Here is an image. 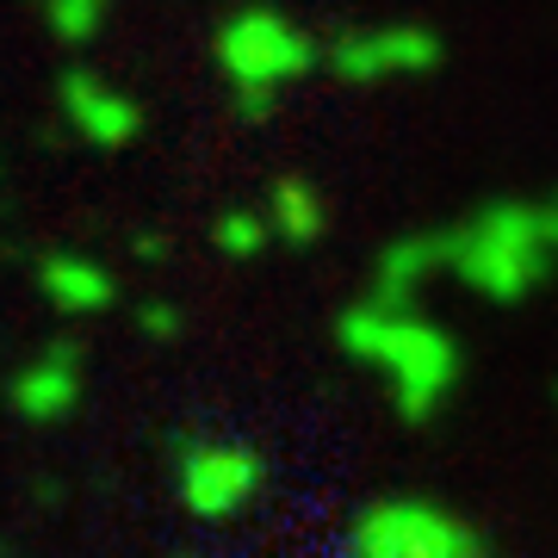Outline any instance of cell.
<instances>
[{"mask_svg":"<svg viewBox=\"0 0 558 558\" xmlns=\"http://www.w3.org/2000/svg\"><path fill=\"white\" fill-rule=\"evenodd\" d=\"M336 348L354 366L379 373V385L391 391V416L410 422V428L440 422L447 403L459 398V385H465V341L428 304L360 292L354 304H341Z\"/></svg>","mask_w":558,"mask_h":558,"instance_id":"1","label":"cell"},{"mask_svg":"<svg viewBox=\"0 0 558 558\" xmlns=\"http://www.w3.org/2000/svg\"><path fill=\"white\" fill-rule=\"evenodd\" d=\"M440 274L447 286L472 292L490 311H515V304L539 299L558 274V223L539 199L521 193H497V199L459 211L453 223H440Z\"/></svg>","mask_w":558,"mask_h":558,"instance_id":"2","label":"cell"},{"mask_svg":"<svg viewBox=\"0 0 558 558\" xmlns=\"http://www.w3.org/2000/svg\"><path fill=\"white\" fill-rule=\"evenodd\" d=\"M211 57H218L223 81L236 94L242 119H267L286 87H299L317 62H329V44H317L292 13H279L267 0H248L218 25Z\"/></svg>","mask_w":558,"mask_h":558,"instance_id":"3","label":"cell"},{"mask_svg":"<svg viewBox=\"0 0 558 558\" xmlns=\"http://www.w3.org/2000/svg\"><path fill=\"white\" fill-rule=\"evenodd\" d=\"M341 558H490V539L453 502L398 490V497H373L348 521Z\"/></svg>","mask_w":558,"mask_h":558,"instance_id":"4","label":"cell"},{"mask_svg":"<svg viewBox=\"0 0 558 558\" xmlns=\"http://www.w3.org/2000/svg\"><path fill=\"white\" fill-rule=\"evenodd\" d=\"M447 62L435 25L416 20H379V25H354L329 44V75L348 87H391V81H422Z\"/></svg>","mask_w":558,"mask_h":558,"instance_id":"5","label":"cell"},{"mask_svg":"<svg viewBox=\"0 0 558 558\" xmlns=\"http://www.w3.org/2000/svg\"><path fill=\"white\" fill-rule=\"evenodd\" d=\"M180 502L199 521H236L267 484V453L248 440H180Z\"/></svg>","mask_w":558,"mask_h":558,"instance_id":"6","label":"cell"},{"mask_svg":"<svg viewBox=\"0 0 558 558\" xmlns=\"http://www.w3.org/2000/svg\"><path fill=\"white\" fill-rule=\"evenodd\" d=\"M62 119L75 131L81 143H94V149H124V143L143 131V112L131 94H119L112 81H100L94 69H69L62 75Z\"/></svg>","mask_w":558,"mask_h":558,"instance_id":"7","label":"cell"},{"mask_svg":"<svg viewBox=\"0 0 558 558\" xmlns=\"http://www.w3.org/2000/svg\"><path fill=\"white\" fill-rule=\"evenodd\" d=\"M7 398H13V410H20L25 422L69 416V410L81 403V354H75V341H50L32 366H20Z\"/></svg>","mask_w":558,"mask_h":558,"instance_id":"8","label":"cell"},{"mask_svg":"<svg viewBox=\"0 0 558 558\" xmlns=\"http://www.w3.org/2000/svg\"><path fill=\"white\" fill-rule=\"evenodd\" d=\"M440 274V236L435 230H416V236H398L385 242L379 260H373V279H366V292H379V299H403V304H428V286Z\"/></svg>","mask_w":558,"mask_h":558,"instance_id":"9","label":"cell"},{"mask_svg":"<svg viewBox=\"0 0 558 558\" xmlns=\"http://www.w3.org/2000/svg\"><path fill=\"white\" fill-rule=\"evenodd\" d=\"M38 286H44V299L57 304V311H69V317H94V311H106V304L119 299L112 274H106L94 255H75V248H57V255H44Z\"/></svg>","mask_w":558,"mask_h":558,"instance_id":"10","label":"cell"},{"mask_svg":"<svg viewBox=\"0 0 558 558\" xmlns=\"http://www.w3.org/2000/svg\"><path fill=\"white\" fill-rule=\"evenodd\" d=\"M267 218H274V236L286 242V248H311V242H323V230H329V199H323L317 180L304 174H279L274 186H267V205H260Z\"/></svg>","mask_w":558,"mask_h":558,"instance_id":"11","label":"cell"},{"mask_svg":"<svg viewBox=\"0 0 558 558\" xmlns=\"http://www.w3.org/2000/svg\"><path fill=\"white\" fill-rule=\"evenodd\" d=\"M211 242H218L230 260H255L260 248H274V218L267 211H248V205H236V211H223L218 223H211Z\"/></svg>","mask_w":558,"mask_h":558,"instance_id":"12","label":"cell"},{"mask_svg":"<svg viewBox=\"0 0 558 558\" xmlns=\"http://www.w3.org/2000/svg\"><path fill=\"white\" fill-rule=\"evenodd\" d=\"M106 13H112V0H44V20L62 44H87L106 25Z\"/></svg>","mask_w":558,"mask_h":558,"instance_id":"13","label":"cell"},{"mask_svg":"<svg viewBox=\"0 0 558 558\" xmlns=\"http://www.w3.org/2000/svg\"><path fill=\"white\" fill-rule=\"evenodd\" d=\"M137 329H143L149 341H168V336H180V311H174V304H156V299H149V304L137 311Z\"/></svg>","mask_w":558,"mask_h":558,"instance_id":"14","label":"cell"},{"mask_svg":"<svg viewBox=\"0 0 558 558\" xmlns=\"http://www.w3.org/2000/svg\"><path fill=\"white\" fill-rule=\"evenodd\" d=\"M546 211H553V223H558V186H553V193H546Z\"/></svg>","mask_w":558,"mask_h":558,"instance_id":"15","label":"cell"},{"mask_svg":"<svg viewBox=\"0 0 558 558\" xmlns=\"http://www.w3.org/2000/svg\"><path fill=\"white\" fill-rule=\"evenodd\" d=\"M174 558H193V553H174Z\"/></svg>","mask_w":558,"mask_h":558,"instance_id":"16","label":"cell"},{"mask_svg":"<svg viewBox=\"0 0 558 558\" xmlns=\"http://www.w3.org/2000/svg\"><path fill=\"white\" fill-rule=\"evenodd\" d=\"M553 403H558V385H553Z\"/></svg>","mask_w":558,"mask_h":558,"instance_id":"17","label":"cell"}]
</instances>
